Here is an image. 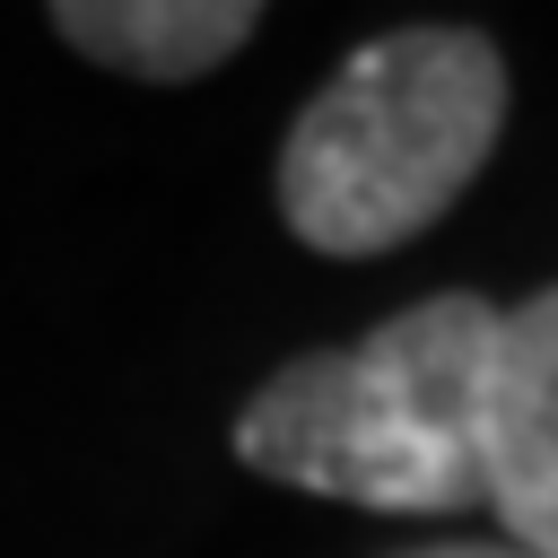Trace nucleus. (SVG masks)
<instances>
[{
	"instance_id": "f257e3e1",
	"label": "nucleus",
	"mask_w": 558,
	"mask_h": 558,
	"mask_svg": "<svg viewBox=\"0 0 558 558\" xmlns=\"http://www.w3.org/2000/svg\"><path fill=\"white\" fill-rule=\"evenodd\" d=\"M497 314L506 305L445 288L384 314L349 349L288 357L235 410V462L279 488L340 497L366 514L488 506L480 410H488Z\"/></svg>"
},
{
	"instance_id": "f03ea898",
	"label": "nucleus",
	"mask_w": 558,
	"mask_h": 558,
	"mask_svg": "<svg viewBox=\"0 0 558 558\" xmlns=\"http://www.w3.org/2000/svg\"><path fill=\"white\" fill-rule=\"evenodd\" d=\"M506 131V61L480 26H392L357 44L279 140V218L331 262L436 227Z\"/></svg>"
},
{
	"instance_id": "7ed1b4c3",
	"label": "nucleus",
	"mask_w": 558,
	"mask_h": 558,
	"mask_svg": "<svg viewBox=\"0 0 558 558\" xmlns=\"http://www.w3.org/2000/svg\"><path fill=\"white\" fill-rule=\"evenodd\" d=\"M480 471L506 541L532 558H558V279L497 314Z\"/></svg>"
},
{
	"instance_id": "20e7f679",
	"label": "nucleus",
	"mask_w": 558,
	"mask_h": 558,
	"mask_svg": "<svg viewBox=\"0 0 558 558\" xmlns=\"http://www.w3.org/2000/svg\"><path fill=\"white\" fill-rule=\"evenodd\" d=\"M52 35L122 78H201L218 61H235L253 35H262V9L253 0H61L52 9Z\"/></svg>"
},
{
	"instance_id": "39448f33",
	"label": "nucleus",
	"mask_w": 558,
	"mask_h": 558,
	"mask_svg": "<svg viewBox=\"0 0 558 558\" xmlns=\"http://www.w3.org/2000/svg\"><path fill=\"white\" fill-rule=\"evenodd\" d=\"M401 558H532L514 541H427V549H401Z\"/></svg>"
}]
</instances>
